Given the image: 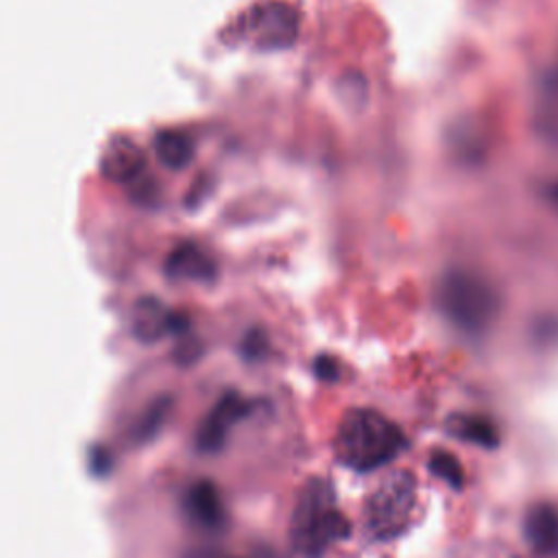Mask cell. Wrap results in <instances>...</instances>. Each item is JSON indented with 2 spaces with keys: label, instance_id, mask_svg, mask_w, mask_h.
I'll use <instances>...</instances> for the list:
<instances>
[{
  "label": "cell",
  "instance_id": "obj_1",
  "mask_svg": "<svg viewBox=\"0 0 558 558\" xmlns=\"http://www.w3.org/2000/svg\"><path fill=\"white\" fill-rule=\"evenodd\" d=\"M406 445L397 423L371 408H354L343 414L332 449L340 464L364 473L388 464Z\"/></svg>",
  "mask_w": 558,
  "mask_h": 558
},
{
  "label": "cell",
  "instance_id": "obj_2",
  "mask_svg": "<svg viewBox=\"0 0 558 558\" xmlns=\"http://www.w3.org/2000/svg\"><path fill=\"white\" fill-rule=\"evenodd\" d=\"M349 521L336 506L334 486L325 478H310L295 501L290 538L306 558H321L334 543L349 536Z\"/></svg>",
  "mask_w": 558,
  "mask_h": 558
},
{
  "label": "cell",
  "instance_id": "obj_3",
  "mask_svg": "<svg viewBox=\"0 0 558 558\" xmlns=\"http://www.w3.org/2000/svg\"><path fill=\"white\" fill-rule=\"evenodd\" d=\"M436 306L443 317L467 336H482L499 314V295L480 273L454 269L436 288Z\"/></svg>",
  "mask_w": 558,
  "mask_h": 558
},
{
  "label": "cell",
  "instance_id": "obj_4",
  "mask_svg": "<svg viewBox=\"0 0 558 558\" xmlns=\"http://www.w3.org/2000/svg\"><path fill=\"white\" fill-rule=\"evenodd\" d=\"M417 506V482L406 469L380 480L364 501V530L373 541H390L404 534Z\"/></svg>",
  "mask_w": 558,
  "mask_h": 558
},
{
  "label": "cell",
  "instance_id": "obj_5",
  "mask_svg": "<svg viewBox=\"0 0 558 558\" xmlns=\"http://www.w3.org/2000/svg\"><path fill=\"white\" fill-rule=\"evenodd\" d=\"M249 34L264 51L288 49L299 36V21L293 8L284 3H269L251 14Z\"/></svg>",
  "mask_w": 558,
  "mask_h": 558
},
{
  "label": "cell",
  "instance_id": "obj_6",
  "mask_svg": "<svg viewBox=\"0 0 558 558\" xmlns=\"http://www.w3.org/2000/svg\"><path fill=\"white\" fill-rule=\"evenodd\" d=\"M251 401L245 399L238 393H227L223 395L216 406L210 410V414L206 417V421L201 423V427L197 430V449L203 454H216L223 449L230 430L249 414L251 410Z\"/></svg>",
  "mask_w": 558,
  "mask_h": 558
},
{
  "label": "cell",
  "instance_id": "obj_7",
  "mask_svg": "<svg viewBox=\"0 0 558 558\" xmlns=\"http://www.w3.org/2000/svg\"><path fill=\"white\" fill-rule=\"evenodd\" d=\"M132 330L138 340L156 343L166 334H179L188 330V319L182 314L169 312L160 299L147 297L136 303Z\"/></svg>",
  "mask_w": 558,
  "mask_h": 558
},
{
  "label": "cell",
  "instance_id": "obj_8",
  "mask_svg": "<svg viewBox=\"0 0 558 558\" xmlns=\"http://www.w3.org/2000/svg\"><path fill=\"white\" fill-rule=\"evenodd\" d=\"M166 275L175 282H210L216 275V264L206 249L184 243L169 256Z\"/></svg>",
  "mask_w": 558,
  "mask_h": 558
},
{
  "label": "cell",
  "instance_id": "obj_9",
  "mask_svg": "<svg viewBox=\"0 0 558 558\" xmlns=\"http://www.w3.org/2000/svg\"><path fill=\"white\" fill-rule=\"evenodd\" d=\"M523 530L536 556L558 554V510L551 504H538L530 508Z\"/></svg>",
  "mask_w": 558,
  "mask_h": 558
},
{
  "label": "cell",
  "instance_id": "obj_10",
  "mask_svg": "<svg viewBox=\"0 0 558 558\" xmlns=\"http://www.w3.org/2000/svg\"><path fill=\"white\" fill-rule=\"evenodd\" d=\"M101 166H103V175L108 179L119 182V184H127V182L136 179L138 173L142 171L145 156L129 138L123 136V138H116L114 142L108 145V149L103 153V160H101Z\"/></svg>",
  "mask_w": 558,
  "mask_h": 558
},
{
  "label": "cell",
  "instance_id": "obj_11",
  "mask_svg": "<svg viewBox=\"0 0 558 558\" xmlns=\"http://www.w3.org/2000/svg\"><path fill=\"white\" fill-rule=\"evenodd\" d=\"M188 514L203 528H221L225 521V504L221 491L210 480H199L186 495Z\"/></svg>",
  "mask_w": 558,
  "mask_h": 558
},
{
  "label": "cell",
  "instance_id": "obj_12",
  "mask_svg": "<svg viewBox=\"0 0 558 558\" xmlns=\"http://www.w3.org/2000/svg\"><path fill=\"white\" fill-rule=\"evenodd\" d=\"M534 132L547 142L558 147V75L551 73L536 97Z\"/></svg>",
  "mask_w": 558,
  "mask_h": 558
},
{
  "label": "cell",
  "instance_id": "obj_13",
  "mask_svg": "<svg viewBox=\"0 0 558 558\" xmlns=\"http://www.w3.org/2000/svg\"><path fill=\"white\" fill-rule=\"evenodd\" d=\"M153 149L160 164L169 171H184L195 158L193 140L184 132H175V129L160 132L153 140Z\"/></svg>",
  "mask_w": 558,
  "mask_h": 558
},
{
  "label": "cell",
  "instance_id": "obj_14",
  "mask_svg": "<svg viewBox=\"0 0 558 558\" xmlns=\"http://www.w3.org/2000/svg\"><path fill=\"white\" fill-rule=\"evenodd\" d=\"M449 430L454 436H458L460 441L493 449L499 443V434L497 427L484 419V417H473V414H462V417H451L449 419Z\"/></svg>",
  "mask_w": 558,
  "mask_h": 558
},
{
  "label": "cell",
  "instance_id": "obj_15",
  "mask_svg": "<svg viewBox=\"0 0 558 558\" xmlns=\"http://www.w3.org/2000/svg\"><path fill=\"white\" fill-rule=\"evenodd\" d=\"M171 410H173V399H171L169 395L158 397V399L142 412L138 425L134 427V432H132L134 441H136V443H147V441L156 438L158 432L164 427V423H166Z\"/></svg>",
  "mask_w": 558,
  "mask_h": 558
},
{
  "label": "cell",
  "instance_id": "obj_16",
  "mask_svg": "<svg viewBox=\"0 0 558 558\" xmlns=\"http://www.w3.org/2000/svg\"><path fill=\"white\" fill-rule=\"evenodd\" d=\"M427 467L436 478L447 482L451 488H460L464 484V469H462L460 460L445 449L432 451V456L427 460Z\"/></svg>",
  "mask_w": 558,
  "mask_h": 558
},
{
  "label": "cell",
  "instance_id": "obj_17",
  "mask_svg": "<svg viewBox=\"0 0 558 558\" xmlns=\"http://www.w3.org/2000/svg\"><path fill=\"white\" fill-rule=\"evenodd\" d=\"M112 464H114V458L110 454V449H106L103 445H92L90 451H88V467L95 475L103 478L112 471Z\"/></svg>",
  "mask_w": 558,
  "mask_h": 558
},
{
  "label": "cell",
  "instance_id": "obj_18",
  "mask_svg": "<svg viewBox=\"0 0 558 558\" xmlns=\"http://www.w3.org/2000/svg\"><path fill=\"white\" fill-rule=\"evenodd\" d=\"M314 373H317V377L323 380V382H336L338 375H340V367H338V362H336L334 358L321 356V358H317V362H314Z\"/></svg>",
  "mask_w": 558,
  "mask_h": 558
},
{
  "label": "cell",
  "instance_id": "obj_19",
  "mask_svg": "<svg viewBox=\"0 0 558 558\" xmlns=\"http://www.w3.org/2000/svg\"><path fill=\"white\" fill-rule=\"evenodd\" d=\"M262 347H264V338H262V334L253 332V334H249V336H247V340H245V354H247L249 358H258V356H262Z\"/></svg>",
  "mask_w": 558,
  "mask_h": 558
},
{
  "label": "cell",
  "instance_id": "obj_20",
  "mask_svg": "<svg viewBox=\"0 0 558 558\" xmlns=\"http://www.w3.org/2000/svg\"><path fill=\"white\" fill-rule=\"evenodd\" d=\"M547 199H549L554 206H558V182L549 184V188H547Z\"/></svg>",
  "mask_w": 558,
  "mask_h": 558
}]
</instances>
